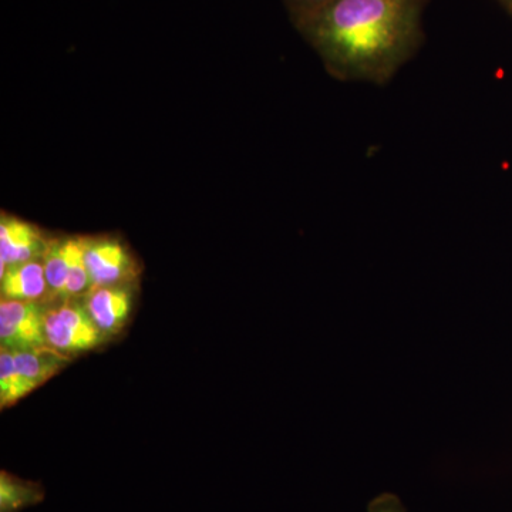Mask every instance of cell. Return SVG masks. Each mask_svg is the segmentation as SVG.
Returning <instances> with one entry per match:
<instances>
[{
  "instance_id": "obj_1",
  "label": "cell",
  "mask_w": 512,
  "mask_h": 512,
  "mask_svg": "<svg viewBox=\"0 0 512 512\" xmlns=\"http://www.w3.org/2000/svg\"><path fill=\"white\" fill-rule=\"evenodd\" d=\"M427 0H335L293 20L335 79L384 86L424 42Z\"/></svg>"
},
{
  "instance_id": "obj_2",
  "label": "cell",
  "mask_w": 512,
  "mask_h": 512,
  "mask_svg": "<svg viewBox=\"0 0 512 512\" xmlns=\"http://www.w3.org/2000/svg\"><path fill=\"white\" fill-rule=\"evenodd\" d=\"M47 346L60 353H80L96 348L104 333L94 323L86 306L64 303L45 313Z\"/></svg>"
},
{
  "instance_id": "obj_3",
  "label": "cell",
  "mask_w": 512,
  "mask_h": 512,
  "mask_svg": "<svg viewBox=\"0 0 512 512\" xmlns=\"http://www.w3.org/2000/svg\"><path fill=\"white\" fill-rule=\"evenodd\" d=\"M45 313L39 302L3 299L0 303V340L10 352L47 348Z\"/></svg>"
},
{
  "instance_id": "obj_4",
  "label": "cell",
  "mask_w": 512,
  "mask_h": 512,
  "mask_svg": "<svg viewBox=\"0 0 512 512\" xmlns=\"http://www.w3.org/2000/svg\"><path fill=\"white\" fill-rule=\"evenodd\" d=\"M84 258L92 288L120 285L133 274V259L119 239H86Z\"/></svg>"
},
{
  "instance_id": "obj_5",
  "label": "cell",
  "mask_w": 512,
  "mask_h": 512,
  "mask_svg": "<svg viewBox=\"0 0 512 512\" xmlns=\"http://www.w3.org/2000/svg\"><path fill=\"white\" fill-rule=\"evenodd\" d=\"M47 245L49 241L42 237L35 225L3 214L0 221V274L9 266L42 258Z\"/></svg>"
},
{
  "instance_id": "obj_6",
  "label": "cell",
  "mask_w": 512,
  "mask_h": 512,
  "mask_svg": "<svg viewBox=\"0 0 512 512\" xmlns=\"http://www.w3.org/2000/svg\"><path fill=\"white\" fill-rule=\"evenodd\" d=\"M86 309L103 333L123 328L131 311V293L117 286H100L87 292Z\"/></svg>"
},
{
  "instance_id": "obj_7",
  "label": "cell",
  "mask_w": 512,
  "mask_h": 512,
  "mask_svg": "<svg viewBox=\"0 0 512 512\" xmlns=\"http://www.w3.org/2000/svg\"><path fill=\"white\" fill-rule=\"evenodd\" d=\"M0 291L3 299L36 302L42 299L50 291L43 259L6 268L0 274Z\"/></svg>"
},
{
  "instance_id": "obj_8",
  "label": "cell",
  "mask_w": 512,
  "mask_h": 512,
  "mask_svg": "<svg viewBox=\"0 0 512 512\" xmlns=\"http://www.w3.org/2000/svg\"><path fill=\"white\" fill-rule=\"evenodd\" d=\"M16 367L26 392L30 393L37 387L42 386L46 380L56 375L67 363L63 353L49 348L26 350V352H15Z\"/></svg>"
},
{
  "instance_id": "obj_9",
  "label": "cell",
  "mask_w": 512,
  "mask_h": 512,
  "mask_svg": "<svg viewBox=\"0 0 512 512\" xmlns=\"http://www.w3.org/2000/svg\"><path fill=\"white\" fill-rule=\"evenodd\" d=\"M40 484L2 471L0 476V512H19L43 500Z\"/></svg>"
},
{
  "instance_id": "obj_10",
  "label": "cell",
  "mask_w": 512,
  "mask_h": 512,
  "mask_svg": "<svg viewBox=\"0 0 512 512\" xmlns=\"http://www.w3.org/2000/svg\"><path fill=\"white\" fill-rule=\"evenodd\" d=\"M70 249L72 238L52 239L47 245L45 255L42 256L47 285L53 295L64 296L69 275Z\"/></svg>"
},
{
  "instance_id": "obj_11",
  "label": "cell",
  "mask_w": 512,
  "mask_h": 512,
  "mask_svg": "<svg viewBox=\"0 0 512 512\" xmlns=\"http://www.w3.org/2000/svg\"><path fill=\"white\" fill-rule=\"evenodd\" d=\"M29 394L16 367L15 355L2 348L0 353V406L2 409L12 406Z\"/></svg>"
},
{
  "instance_id": "obj_12",
  "label": "cell",
  "mask_w": 512,
  "mask_h": 512,
  "mask_svg": "<svg viewBox=\"0 0 512 512\" xmlns=\"http://www.w3.org/2000/svg\"><path fill=\"white\" fill-rule=\"evenodd\" d=\"M84 245H86V238H72L69 275H67L64 296L82 295L92 289V279L84 258Z\"/></svg>"
},
{
  "instance_id": "obj_13",
  "label": "cell",
  "mask_w": 512,
  "mask_h": 512,
  "mask_svg": "<svg viewBox=\"0 0 512 512\" xmlns=\"http://www.w3.org/2000/svg\"><path fill=\"white\" fill-rule=\"evenodd\" d=\"M284 2L289 13H291L293 22V20L303 18V16L311 15L316 10L325 8L335 0H284Z\"/></svg>"
},
{
  "instance_id": "obj_14",
  "label": "cell",
  "mask_w": 512,
  "mask_h": 512,
  "mask_svg": "<svg viewBox=\"0 0 512 512\" xmlns=\"http://www.w3.org/2000/svg\"><path fill=\"white\" fill-rule=\"evenodd\" d=\"M367 511L369 512H406L404 510V505L400 498L397 497L396 494L392 493H383L377 495L376 498H373L370 501L369 507H367Z\"/></svg>"
},
{
  "instance_id": "obj_15",
  "label": "cell",
  "mask_w": 512,
  "mask_h": 512,
  "mask_svg": "<svg viewBox=\"0 0 512 512\" xmlns=\"http://www.w3.org/2000/svg\"><path fill=\"white\" fill-rule=\"evenodd\" d=\"M498 2L503 3L504 8L512 13V0H498Z\"/></svg>"
}]
</instances>
